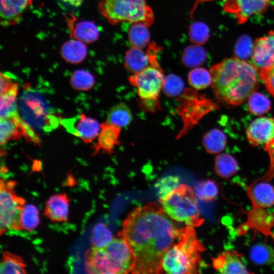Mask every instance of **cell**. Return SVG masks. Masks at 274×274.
<instances>
[{
  "mask_svg": "<svg viewBox=\"0 0 274 274\" xmlns=\"http://www.w3.org/2000/svg\"><path fill=\"white\" fill-rule=\"evenodd\" d=\"M100 131V124L96 119L81 114L75 125L73 134L88 144L98 136Z\"/></svg>",
  "mask_w": 274,
  "mask_h": 274,
  "instance_id": "obj_19",
  "label": "cell"
},
{
  "mask_svg": "<svg viewBox=\"0 0 274 274\" xmlns=\"http://www.w3.org/2000/svg\"><path fill=\"white\" fill-rule=\"evenodd\" d=\"M113 235L107 224L98 223L93 228L90 241L92 247L104 248L114 239Z\"/></svg>",
  "mask_w": 274,
  "mask_h": 274,
  "instance_id": "obj_32",
  "label": "cell"
},
{
  "mask_svg": "<svg viewBox=\"0 0 274 274\" xmlns=\"http://www.w3.org/2000/svg\"><path fill=\"white\" fill-rule=\"evenodd\" d=\"M271 235H272L273 238H274V229L271 232Z\"/></svg>",
  "mask_w": 274,
  "mask_h": 274,
  "instance_id": "obj_47",
  "label": "cell"
},
{
  "mask_svg": "<svg viewBox=\"0 0 274 274\" xmlns=\"http://www.w3.org/2000/svg\"><path fill=\"white\" fill-rule=\"evenodd\" d=\"M14 181L0 183V233L1 235L10 229L20 230L19 218L25 206L24 199L18 196L14 188Z\"/></svg>",
  "mask_w": 274,
  "mask_h": 274,
  "instance_id": "obj_7",
  "label": "cell"
},
{
  "mask_svg": "<svg viewBox=\"0 0 274 274\" xmlns=\"http://www.w3.org/2000/svg\"><path fill=\"white\" fill-rule=\"evenodd\" d=\"M189 36L192 43L197 45H202L206 43L209 38V29L203 22H194L189 27Z\"/></svg>",
  "mask_w": 274,
  "mask_h": 274,
  "instance_id": "obj_39",
  "label": "cell"
},
{
  "mask_svg": "<svg viewBox=\"0 0 274 274\" xmlns=\"http://www.w3.org/2000/svg\"><path fill=\"white\" fill-rule=\"evenodd\" d=\"M70 83L75 90L87 91L91 90L95 84L94 76L88 71L77 70L70 77Z\"/></svg>",
  "mask_w": 274,
  "mask_h": 274,
  "instance_id": "obj_31",
  "label": "cell"
},
{
  "mask_svg": "<svg viewBox=\"0 0 274 274\" xmlns=\"http://www.w3.org/2000/svg\"><path fill=\"white\" fill-rule=\"evenodd\" d=\"M121 127L109 123L107 121L100 124V131L97 142L91 148L93 149L92 155L101 153L111 155L114 153L116 146L120 145L119 140Z\"/></svg>",
  "mask_w": 274,
  "mask_h": 274,
  "instance_id": "obj_13",
  "label": "cell"
},
{
  "mask_svg": "<svg viewBox=\"0 0 274 274\" xmlns=\"http://www.w3.org/2000/svg\"><path fill=\"white\" fill-rule=\"evenodd\" d=\"M85 270L88 273H125L121 266L105 249L92 247L86 251Z\"/></svg>",
  "mask_w": 274,
  "mask_h": 274,
  "instance_id": "obj_9",
  "label": "cell"
},
{
  "mask_svg": "<svg viewBox=\"0 0 274 274\" xmlns=\"http://www.w3.org/2000/svg\"><path fill=\"white\" fill-rule=\"evenodd\" d=\"M31 0H1V20L3 25L15 24L31 4Z\"/></svg>",
  "mask_w": 274,
  "mask_h": 274,
  "instance_id": "obj_18",
  "label": "cell"
},
{
  "mask_svg": "<svg viewBox=\"0 0 274 274\" xmlns=\"http://www.w3.org/2000/svg\"><path fill=\"white\" fill-rule=\"evenodd\" d=\"M138 102L139 108L147 113H156L161 110L159 98L152 99L139 98Z\"/></svg>",
  "mask_w": 274,
  "mask_h": 274,
  "instance_id": "obj_43",
  "label": "cell"
},
{
  "mask_svg": "<svg viewBox=\"0 0 274 274\" xmlns=\"http://www.w3.org/2000/svg\"><path fill=\"white\" fill-rule=\"evenodd\" d=\"M98 9L113 25L129 22H141L149 26L154 20L153 12L146 0H101Z\"/></svg>",
  "mask_w": 274,
  "mask_h": 274,
  "instance_id": "obj_5",
  "label": "cell"
},
{
  "mask_svg": "<svg viewBox=\"0 0 274 274\" xmlns=\"http://www.w3.org/2000/svg\"><path fill=\"white\" fill-rule=\"evenodd\" d=\"M40 222L39 212L37 207L32 204H25L19 218L20 230L31 231L38 226Z\"/></svg>",
  "mask_w": 274,
  "mask_h": 274,
  "instance_id": "obj_30",
  "label": "cell"
},
{
  "mask_svg": "<svg viewBox=\"0 0 274 274\" xmlns=\"http://www.w3.org/2000/svg\"><path fill=\"white\" fill-rule=\"evenodd\" d=\"M177 112L183 122V127L177 136L179 139L187 133L206 114L218 109V106L196 89L186 88L178 98Z\"/></svg>",
  "mask_w": 274,
  "mask_h": 274,
  "instance_id": "obj_6",
  "label": "cell"
},
{
  "mask_svg": "<svg viewBox=\"0 0 274 274\" xmlns=\"http://www.w3.org/2000/svg\"><path fill=\"white\" fill-rule=\"evenodd\" d=\"M254 207L249 213V221L257 229L263 230L271 227L273 222V218L263 210V208Z\"/></svg>",
  "mask_w": 274,
  "mask_h": 274,
  "instance_id": "obj_37",
  "label": "cell"
},
{
  "mask_svg": "<svg viewBox=\"0 0 274 274\" xmlns=\"http://www.w3.org/2000/svg\"><path fill=\"white\" fill-rule=\"evenodd\" d=\"M253 206L268 208L274 205V186L267 182L254 185L249 191Z\"/></svg>",
  "mask_w": 274,
  "mask_h": 274,
  "instance_id": "obj_20",
  "label": "cell"
},
{
  "mask_svg": "<svg viewBox=\"0 0 274 274\" xmlns=\"http://www.w3.org/2000/svg\"><path fill=\"white\" fill-rule=\"evenodd\" d=\"M65 3H67L69 4L74 6H79L81 4L83 0H62Z\"/></svg>",
  "mask_w": 274,
  "mask_h": 274,
  "instance_id": "obj_46",
  "label": "cell"
},
{
  "mask_svg": "<svg viewBox=\"0 0 274 274\" xmlns=\"http://www.w3.org/2000/svg\"><path fill=\"white\" fill-rule=\"evenodd\" d=\"M70 201L65 193L53 195L46 202L44 215L52 222H67Z\"/></svg>",
  "mask_w": 274,
  "mask_h": 274,
  "instance_id": "obj_15",
  "label": "cell"
},
{
  "mask_svg": "<svg viewBox=\"0 0 274 274\" xmlns=\"http://www.w3.org/2000/svg\"><path fill=\"white\" fill-rule=\"evenodd\" d=\"M149 65L148 55L142 49L132 47L125 53L124 66L133 74L142 71Z\"/></svg>",
  "mask_w": 274,
  "mask_h": 274,
  "instance_id": "obj_22",
  "label": "cell"
},
{
  "mask_svg": "<svg viewBox=\"0 0 274 274\" xmlns=\"http://www.w3.org/2000/svg\"><path fill=\"white\" fill-rule=\"evenodd\" d=\"M254 45L249 36L246 35L241 36L236 41L234 47V53L236 57L244 60L251 57Z\"/></svg>",
  "mask_w": 274,
  "mask_h": 274,
  "instance_id": "obj_40",
  "label": "cell"
},
{
  "mask_svg": "<svg viewBox=\"0 0 274 274\" xmlns=\"http://www.w3.org/2000/svg\"><path fill=\"white\" fill-rule=\"evenodd\" d=\"M184 83L179 76L175 74H168L164 77L162 89L166 96L175 97L183 92Z\"/></svg>",
  "mask_w": 274,
  "mask_h": 274,
  "instance_id": "obj_38",
  "label": "cell"
},
{
  "mask_svg": "<svg viewBox=\"0 0 274 274\" xmlns=\"http://www.w3.org/2000/svg\"><path fill=\"white\" fill-rule=\"evenodd\" d=\"M270 0H226L224 10L234 15L238 22L244 23L252 16L263 13Z\"/></svg>",
  "mask_w": 274,
  "mask_h": 274,
  "instance_id": "obj_11",
  "label": "cell"
},
{
  "mask_svg": "<svg viewBox=\"0 0 274 274\" xmlns=\"http://www.w3.org/2000/svg\"><path fill=\"white\" fill-rule=\"evenodd\" d=\"M204 250L193 226L187 225L181 228L177 242L165 254L163 270L172 274L196 273L201 262L200 253Z\"/></svg>",
  "mask_w": 274,
  "mask_h": 274,
  "instance_id": "obj_3",
  "label": "cell"
},
{
  "mask_svg": "<svg viewBox=\"0 0 274 274\" xmlns=\"http://www.w3.org/2000/svg\"><path fill=\"white\" fill-rule=\"evenodd\" d=\"M1 95L12 89L18 84L13 82L12 79L5 73H1Z\"/></svg>",
  "mask_w": 274,
  "mask_h": 274,
  "instance_id": "obj_44",
  "label": "cell"
},
{
  "mask_svg": "<svg viewBox=\"0 0 274 274\" xmlns=\"http://www.w3.org/2000/svg\"><path fill=\"white\" fill-rule=\"evenodd\" d=\"M61 56L67 62L78 64L86 57L87 49L84 43L78 40H71L65 42L61 48Z\"/></svg>",
  "mask_w": 274,
  "mask_h": 274,
  "instance_id": "obj_21",
  "label": "cell"
},
{
  "mask_svg": "<svg viewBox=\"0 0 274 274\" xmlns=\"http://www.w3.org/2000/svg\"><path fill=\"white\" fill-rule=\"evenodd\" d=\"M219 193V188L215 181L208 179L197 183L195 187V194L201 201L214 200Z\"/></svg>",
  "mask_w": 274,
  "mask_h": 274,
  "instance_id": "obj_36",
  "label": "cell"
},
{
  "mask_svg": "<svg viewBox=\"0 0 274 274\" xmlns=\"http://www.w3.org/2000/svg\"><path fill=\"white\" fill-rule=\"evenodd\" d=\"M213 264L215 269L223 274L249 273L240 256L235 252L226 251L214 258Z\"/></svg>",
  "mask_w": 274,
  "mask_h": 274,
  "instance_id": "obj_17",
  "label": "cell"
},
{
  "mask_svg": "<svg viewBox=\"0 0 274 274\" xmlns=\"http://www.w3.org/2000/svg\"><path fill=\"white\" fill-rule=\"evenodd\" d=\"M164 76L159 63L151 64L141 72L129 77L130 84L137 88L140 98H159Z\"/></svg>",
  "mask_w": 274,
  "mask_h": 274,
  "instance_id": "obj_8",
  "label": "cell"
},
{
  "mask_svg": "<svg viewBox=\"0 0 274 274\" xmlns=\"http://www.w3.org/2000/svg\"><path fill=\"white\" fill-rule=\"evenodd\" d=\"M180 179L178 176H169L158 180L155 187L159 198H163L176 189L179 184Z\"/></svg>",
  "mask_w": 274,
  "mask_h": 274,
  "instance_id": "obj_41",
  "label": "cell"
},
{
  "mask_svg": "<svg viewBox=\"0 0 274 274\" xmlns=\"http://www.w3.org/2000/svg\"><path fill=\"white\" fill-rule=\"evenodd\" d=\"M181 229L156 202L134 208L124 220L118 233L134 257L131 273H163V258L177 242Z\"/></svg>",
  "mask_w": 274,
  "mask_h": 274,
  "instance_id": "obj_1",
  "label": "cell"
},
{
  "mask_svg": "<svg viewBox=\"0 0 274 274\" xmlns=\"http://www.w3.org/2000/svg\"><path fill=\"white\" fill-rule=\"evenodd\" d=\"M188 80L194 89L200 90L207 88L212 84V77L210 72L207 70L195 67L188 73Z\"/></svg>",
  "mask_w": 274,
  "mask_h": 274,
  "instance_id": "obj_34",
  "label": "cell"
},
{
  "mask_svg": "<svg viewBox=\"0 0 274 274\" xmlns=\"http://www.w3.org/2000/svg\"><path fill=\"white\" fill-rule=\"evenodd\" d=\"M258 71L252 63L237 57L214 65L210 72L216 98L227 106L242 104L258 88Z\"/></svg>",
  "mask_w": 274,
  "mask_h": 274,
  "instance_id": "obj_2",
  "label": "cell"
},
{
  "mask_svg": "<svg viewBox=\"0 0 274 274\" xmlns=\"http://www.w3.org/2000/svg\"><path fill=\"white\" fill-rule=\"evenodd\" d=\"M251 261L257 265H267L274 263V248L264 243L254 245L249 251Z\"/></svg>",
  "mask_w": 274,
  "mask_h": 274,
  "instance_id": "obj_23",
  "label": "cell"
},
{
  "mask_svg": "<svg viewBox=\"0 0 274 274\" xmlns=\"http://www.w3.org/2000/svg\"><path fill=\"white\" fill-rule=\"evenodd\" d=\"M207 58L206 50L199 45L195 44L188 46L184 49L181 60L184 66L195 68L202 65Z\"/></svg>",
  "mask_w": 274,
  "mask_h": 274,
  "instance_id": "obj_28",
  "label": "cell"
},
{
  "mask_svg": "<svg viewBox=\"0 0 274 274\" xmlns=\"http://www.w3.org/2000/svg\"><path fill=\"white\" fill-rule=\"evenodd\" d=\"M259 76L267 91L274 97V61L269 66L260 70Z\"/></svg>",
  "mask_w": 274,
  "mask_h": 274,
  "instance_id": "obj_42",
  "label": "cell"
},
{
  "mask_svg": "<svg viewBox=\"0 0 274 274\" xmlns=\"http://www.w3.org/2000/svg\"><path fill=\"white\" fill-rule=\"evenodd\" d=\"M266 150L268 152L270 158L271 172L274 173V144L268 146Z\"/></svg>",
  "mask_w": 274,
  "mask_h": 274,
  "instance_id": "obj_45",
  "label": "cell"
},
{
  "mask_svg": "<svg viewBox=\"0 0 274 274\" xmlns=\"http://www.w3.org/2000/svg\"><path fill=\"white\" fill-rule=\"evenodd\" d=\"M31 128L23 121L18 114L14 116L1 118L0 144L5 145L11 141L19 140L24 136L37 140V136Z\"/></svg>",
  "mask_w": 274,
  "mask_h": 274,
  "instance_id": "obj_10",
  "label": "cell"
},
{
  "mask_svg": "<svg viewBox=\"0 0 274 274\" xmlns=\"http://www.w3.org/2000/svg\"><path fill=\"white\" fill-rule=\"evenodd\" d=\"M214 169L220 177L228 178L236 174L239 166L237 161L232 156L227 153H221L215 158Z\"/></svg>",
  "mask_w": 274,
  "mask_h": 274,
  "instance_id": "obj_25",
  "label": "cell"
},
{
  "mask_svg": "<svg viewBox=\"0 0 274 274\" xmlns=\"http://www.w3.org/2000/svg\"><path fill=\"white\" fill-rule=\"evenodd\" d=\"M149 26L145 23H132L128 30V39L132 47L144 49L150 44Z\"/></svg>",
  "mask_w": 274,
  "mask_h": 274,
  "instance_id": "obj_27",
  "label": "cell"
},
{
  "mask_svg": "<svg viewBox=\"0 0 274 274\" xmlns=\"http://www.w3.org/2000/svg\"><path fill=\"white\" fill-rule=\"evenodd\" d=\"M250 144L265 147L274 142V117H262L253 120L246 130Z\"/></svg>",
  "mask_w": 274,
  "mask_h": 274,
  "instance_id": "obj_12",
  "label": "cell"
},
{
  "mask_svg": "<svg viewBox=\"0 0 274 274\" xmlns=\"http://www.w3.org/2000/svg\"><path fill=\"white\" fill-rule=\"evenodd\" d=\"M132 119L131 112L129 107L123 102L113 106L108 112L107 122L120 127L128 125Z\"/></svg>",
  "mask_w": 274,
  "mask_h": 274,
  "instance_id": "obj_29",
  "label": "cell"
},
{
  "mask_svg": "<svg viewBox=\"0 0 274 274\" xmlns=\"http://www.w3.org/2000/svg\"><path fill=\"white\" fill-rule=\"evenodd\" d=\"M26 264L19 256L5 251L3 252L0 264L1 274L26 273Z\"/></svg>",
  "mask_w": 274,
  "mask_h": 274,
  "instance_id": "obj_24",
  "label": "cell"
},
{
  "mask_svg": "<svg viewBox=\"0 0 274 274\" xmlns=\"http://www.w3.org/2000/svg\"><path fill=\"white\" fill-rule=\"evenodd\" d=\"M248 108L252 114L261 116L270 109L271 102L265 95L254 92L248 97Z\"/></svg>",
  "mask_w": 274,
  "mask_h": 274,
  "instance_id": "obj_35",
  "label": "cell"
},
{
  "mask_svg": "<svg viewBox=\"0 0 274 274\" xmlns=\"http://www.w3.org/2000/svg\"><path fill=\"white\" fill-rule=\"evenodd\" d=\"M226 142V136L223 131L218 129H213L204 135L202 144L208 153L216 154L224 149Z\"/></svg>",
  "mask_w": 274,
  "mask_h": 274,
  "instance_id": "obj_26",
  "label": "cell"
},
{
  "mask_svg": "<svg viewBox=\"0 0 274 274\" xmlns=\"http://www.w3.org/2000/svg\"><path fill=\"white\" fill-rule=\"evenodd\" d=\"M19 89L17 84L8 92L1 95L0 99L1 118L18 114L17 95Z\"/></svg>",
  "mask_w": 274,
  "mask_h": 274,
  "instance_id": "obj_33",
  "label": "cell"
},
{
  "mask_svg": "<svg viewBox=\"0 0 274 274\" xmlns=\"http://www.w3.org/2000/svg\"><path fill=\"white\" fill-rule=\"evenodd\" d=\"M159 201L174 220L193 227L199 226L203 222L194 191L188 185L180 184L166 196L159 198Z\"/></svg>",
  "mask_w": 274,
  "mask_h": 274,
  "instance_id": "obj_4",
  "label": "cell"
},
{
  "mask_svg": "<svg viewBox=\"0 0 274 274\" xmlns=\"http://www.w3.org/2000/svg\"><path fill=\"white\" fill-rule=\"evenodd\" d=\"M252 64L259 71L269 66L274 61V31L256 40L251 56Z\"/></svg>",
  "mask_w": 274,
  "mask_h": 274,
  "instance_id": "obj_14",
  "label": "cell"
},
{
  "mask_svg": "<svg viewBox=\"0 0 274 274\" xmlns=\"http://www.w3.org/2000/svg\"><path fill=\"white\" fill-rule=\"evenodd\" d=\"M66 21L71 38L84 43H91L98 39L99 32L93 22L77 20L74 15L66 17Z\"/></svg>",
  "mask_w": 274,
  "mask_h": 274,
  "instance_id": "obj_16",
  "label": "cell"
}]
</instances>
